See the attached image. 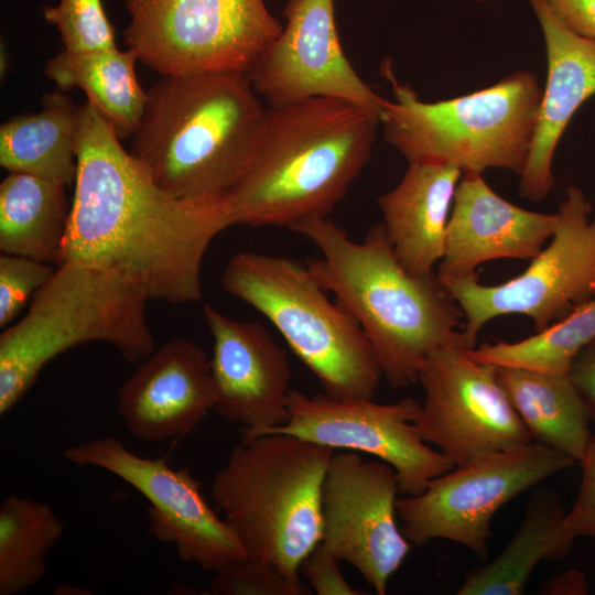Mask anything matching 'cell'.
I'll return each mask as SVG.
<instances>
[{
	"label": "cell",
	"mask_w": 595,
	"mask_h": 595,
	"mask_svg": "<svg viewBox=\"0 0 595 595\" xmlns=\"http://www.w3.org/2000/svg\"><path fill=\"white\" fill-rule=\"evenodd\" d=\"M285 424L259 435L290 434L333 450L370 454L394 469L402 496L420 495L432 479L454 468L420 435L414 422L421 404L412 397L380 404L372 399L338 400L292 389Z\"/></svg>",
	"instance_id": "5bb4252c"
},
{
	"label": "cell",
	"mask_w": 595,
	"mask_h": 595,
	"mask_svg": "<svg viewBox=\"0 0 595 595\" xmlns=\"http://www.w3.org/2000/svg\"><path fill=\"white\" fill-rule=\"evenodd\" d=\"M76 159L58 266L115 271L150 300L198 302L204 256L232 226L227 198L187 199L163 190L88 100L79 106Z\"/></svg>",
	"instance_id": "6da1fadb"
},
{
	"label": "cell",
	"mask_w": 595,
	"mask_h": 595,
	"mask_svg": "<svg viewBox=\"0 0 595 595\" xmlns=\"http://www.w3.org/2000/svg\"><path fill=\"white\" fill-rule=\"evenodd\" d=\"M127 47L161 76L246 73L283 24L264 0H123Z\"/></svg>",
	"instance_id": "9c48e42d"
},
{
	"label": "cell",
	"mask_w": 595,
	"mask_h": 595,
	"mask_svg": "<svg viewBox=\"0 0 595 595\" xmlns=\"http://www.w3.org/2000/svg\"><path fill=\"white\" fill-rule=\"evenodd\" d=\"M221 285L269 320L326 396L374 398L382 377L375 353L358 323L328 299L307 264L242 251L228 260Z\"/></svg>",
	"instance_id": "ba28073f"
},
{
	"label": "cell",
	"mask_w": 595,
	"mask_h": 595,
	"mask_svg": "<svg viewBox=\"0 0 595 595\" xmlns=\"http://www.w3.org/2000/svg\"><path fill=\"white\" fill-rule=\"evenodd\" d=\"M66 185L9 173L0 184V249L58 266L72 203Z\"/></svg>",
	"instance_id": "d4e9b609"
},
{
	"label": "cell",
	"mask_w": 595,
	"mask_h": 595,
	"mask_svg": "<svg viewBox=\"0 0 595 595\" xmlns=\"http://www.w3.org/2000/svg\"><path fill=\"white\" fill-rule=\"evenodd\" d=\"M320 250L307 268L365 333L393 389L418 382L425 357L435 348L468 349L463 311L436 272L414 274L399 261L382 223L361 242L327 217H312L290 228Z\"/></svg>",
	"instance_id": "7a4b0ae2"
},
{
	"label": "cell",
	"mask_w": 595,
	"mask_h": 595,
	"mask_svg": "<svg viewBox=\"0 0 595 595\" xmlns=\"http://www.w3.org/2000/svg\"><path fill=\"white\" fill-rule=\"evenodd\" d=\"M209 582L214 595H310L304 583L286 578L274 565L249 556L216 571Z\"/></svg>",
	"instance_id": "f546056e"
},
{
	"label": "cell",
	"mask_w": 595,
	"mask_h": 595,
	"mask_svg": "<svg viewBox=\"0 0 595 595\" xmlns=\"http://www.w3.org/2000/svg\"><path fill=\"white\" fill-rule=\"evenodd\" d=\"M56 266L33 258L0 255V326L8 327L28 301L52 278Z\"/></svg>",
	"instance_id": "4dcf8cb0"
},
{
	"label": "cell",
	"mask_w": 595,
	"mask_h": 595,
	"mask_svg": "<svg viewBox=\"0 0 595 595\" xmlns=\"http://www.w3.org/2000/svg\"><path fill=\"white\" fill-rule=\"evenodd\" d=\"M282 15L283 30L246 72L268 107L326 97L380 116L385 98L360 78L345 55L334 0H286Z\"/></svg>",
	"instance_id": "2e32d148"
},
{
	"label": "cell",
	"mask_w": 595,
	"mask_h": 595,
	"mask_svg": "<svg viewBox=\"0 0 595 595\" xmlns=\"http://www.w3.org/2000/svg\"><path fill=\"white\" fill-rule=\"evenodd\" d=\"M565 515L553 493L540 490L508 545L491 562L468 573L458 595H521L542 560L567 555L574 538L564 526Z\"/></svg>",
	"instance_id": "484cf974"
},
{
	"label": "cell",
	"mask_w": 595,
	"mask_h": 595,
	"mask_svg": "<svg viewBox=\"0 0 595 595\" xmlns=\"http://www.w3.org/2000/svg\"><path fill=\"white\" fill-rule=\"evenodd\" d=\"M462 174L451 164L411 162L399 184L377 198L386 234L409 272L434 273L442 260Z\"/></svg>",
	"instance_id": "44dd1931"
},
{
	"label": "cell",
	"mask_w": 595,
	"mask_h": 595,
	"mask_svg": "<svg viewBox=\"0 0 595 595\" xmlns=\"http://www.w3.org/2000/svg\"><path fill=\"white\" fill-rule=\"evenodd\" d=\"M476 1H486V0H476Z\"/></svg>",
	"instance_id": "74e56055"
},
{
	"label": "cell",
	"mask_w": 595,
	"mask_h": 595,
	"mask_svg": "<svg viewBox=\"0 0 595 595\" xmlns=\"http://www.w3.org/2000/svg\"><path fill=\"white\" fill-rule=\"evenodd\" d=\"M586 589L582 575L577 572H566L542 585L545 594H582Z\"/></svg>",
	"instance_id": "d590c367"
},
{
	"label": "cell",
	"mask_w": 595,
	"mask_h": 595,
	"mask_svg": "<svg viewBox=\"0 0 595 595\" xmlns=\"http://www.w3.org/2000/svg\"><path fill=\"white\" fill-rule=\"evenodd\" d=\"M569 375L595 426V339L574 358Z\"/></svg>",
	"instance_id": "e575fe53"
},
{
	"label": "cell",
	"mask_w": 595,
	"mask_h": 595,
	"mask_svg": "<svg viewBox=\"0 0 595 595\" xmlns=\"http://www.w3.org/2000/svg\"><path fill=\"white\" fill-rule=\"evenodd\" d=\"M580 463L582 464L580 491L573 508L565 515L564 526L574 539L595 538V436Z\"/></svg>",
	"instance_id": "d6a6232c"
},
{
	"label": "cell",
	"mask_w": 595,
	"mask_h": 595,
	"mask_svg": "<svg viewBox=\"0 0 595 595\" xmlns=\"http://www.w3.org/2000/svg\"><path fill=\"white\" fill-rule=\"evenodd\" d=\"M559 214L521 208L489 187L482 174L459 180L447 223L441 281L476 274L490 260L533 259L555 234Z\"/></svg>",
	"instance_id": "d6986e66"
},
{
	"label": "cell",
	"mask_w": 595,
	"mask_h": 595,
	"mask_svg": "<svg viewBox=\"0 0 595 595\" xmlns=\"http://www.w3.org/2000/svg\"><path fill=\"white\" fill-rule=\"evenodd\" d=\"M381 74L393 99H385L380 126L409 163L451 164L463 174L504 169L521 175L543 93L534 74L518 71L484 89L434 102L421 100L400 83L387 61Z\"/></svg>",
	"instance_id": "52a82bcc"
},
{
	"label": "cell",
	"mask_w": 595,
	"mask_h": 595,
	"mask_svg": "<svg viewBox=\"0 0 595 595\" xmlns=\"http://www.w3.org/2000/svg\"><path fill=\"white\" fill-rule=\"evenodd\" d=\"M399 484L385 462L334 453L322 489L321 543L353 565L378 595L410 551L398 528Z\"/></svg>",
	"instance_id": "9a60e30c"
},
{
	"label": "cell",
	"mask_w": 595,
	"mask_h": 595,
	"mask_svg": "<svg viewBox=\"0 0 595 595\" xmlns=\"http://www.w3.org/2000/svg\"><path fill=\"white\" fill-rule=\"evenodd\" d=\"M44 19L56 26L63 48L87 52L117 47L115 29L101 0H60L44 6Z\"/></svg>",
	"instance_id": "f1b7e54d"
},
{
	"label": "cell",
	"mask_w": 595,
	"mask_h": 595,
	"mask_svg": "<svg viewBox=\"0 0 595 595\" xmlns=\"http://www.w3.org/2000/svg\"><path fill=\"white\" fill-rule=\"evenodd\" d=\"M335 450L299 436L241 439L212 482V498L247 556L303 583L302 560L321 542L322 489Z\"/></svg>",
	"instance_id": "5b68a950"
},
{
	"label": "cell",
	"mask_w": 595,
	"mask_h": 595,
	"mask_svg": "<svg viewBox=\"0 0 595 595\" xmlns=\"http://www.w3.org/2000/svg\"><path fill=\"white\" fill-rule=\"evenodd\" d=\"M215 403L210 358L184 338L154 349L118 391V412L126 426L149 443L192 433Z\"/></svg>",
	"instance_id": "ac0fdd59"
},
{
	"label": "cell",
	"mask_w": 595,
	"mask_h": 595,
	"mask_svg": "<svg viewBox=\"0 0 595 595\" xmlns=\"http://www.w3.org/2000/svg\"><path fill=\"white\" fill-rule=\"evenodd\" d=\"M54 594L58 595H90L91 592L89 589L68 586V585H62L54 589Z\"/></svg>",
	"instance_id": "8d00e7d4"
},
{
	"label": "cell",
	"mask_w": 595,
	"mask_h": 595,
	"mask_svg": "<svg viewBox=\"0 0 595 595\" xmlns=\"http://www.w3.org/2000/svg\"><path fill=\"white\" fill-rule=\"evenodd\" d=\"M137 61L138 54L130 47L87 52L62 48L47 61L44 73L62 91L84 90L122 140L134 133L148 98L136 74Z\"/></svg>",
	"instance_id": "cb8c5ba5"
},
{
	"label": "cell",
	"mask_w": 595,
	"mask_h": 595,
	"mask_svg": "<svg viewBox=\"0 0 595 595\" xmlns=\"http://www.w3.org/2000/svg\"><path fill=\"white\" fill-rule=\"evenodd\" d=\"M545 3L565 28L595 43V0H545Z\"/></svg>",
	"instance_id": "836d02e7"
},
{
	"label": "cell",
	"mask_w": 595,
	"mask_h": 595,
	"mask_svg": "<svg viewBox=\"0 0 595 595\" xmlns=\"http://www.w3.org/2000/svg\"><path fill=\"white\" fill-rule=\"evenodd\" d=\"M529 2L544 37L548 80L530 154L519 176V195L538 203L553 188V156L567 123L576 110L595 95V43L565 28L545 0Z\"/></svg>",
	"instance_id": "ffe728a7"
},
{
	"label": "cell",
	"mask_w": 595,
	"mask_h": 595,
	"mask_svg": "<svg viewBox=\"0 0 595 595\" xmlns=\"http://www.w3.org/2000/svg\"><path fill=\"white\" fill-rule=\"evenodd\" d=\"M418 382L424 401L414 424L454 467L533 441L501 387L496 366L475 360L468 349L456 345L433 349Z\"/></svg>",
	"instance_id": "7c38bea8"
},
{
	"label": "cell",
	"mask_w": 595,
	"mask_h": 595,
	"mask_svg": "<svg viewBox=\"0 0 595 595\" xmlns=\"http://www.w3.org/2000/svg\"><path fill=\"white\" fill-rule=\"evenodd\" d=\"M582 190L571 186L559 206L560 225L550 245L520 275L498 285L478 274L442 281L466 320L463 334L475 348L482 327L507 314L530 317L536 333L562 321L595 296V215Z\"/></svg>",
	"instance_id": "30bf717a"
},
{
	"label": "cell",
	"mask_w": 595,
	"mask_h": 595,
	"mask_svg": "<svg viewBox=\"0 0 595 595\" xmlns=\"http://www.w3.org/2000/svg\"><path fill=\"white\" fill-rule=\"evenodd\" d=\"M130 153L170 194L226 197L253 160L266 108L246 73L161 76Z\"/></svg>",
	"instance_id": "277c9868"
},
{
	"label": "cell",
	"mask_w": 595,
	"mask_h": 595,
	"mask_svg": "<svg viewBox=\"0 0 595 595\" xmlns=\"http://www.w3.org/2000/svg\"><path fill=\"white\" fill-rule=\"evenodd\" d=\"M342 560L321 542L302 560L300 574L306 585L317 595H364L367 594L348 584L339 562Z\"/></svg>",
	"instance_id": "1f68e13d"
},
{
	"label": "cell",
	"mask_w": 595,
	"mask_h": 595,
	"mask_svg": "<svg viewBox=\"0 0 595 595\" xmlns=\"http://www.w3.org/2000/svg\"><path fill=\"white\" fill-rule=\"evenodd\" d=\"M149 300L115 271L76 262L56 266L26 314L0 335V414L24 397L47 363L73 347L101 342L130 364L148 357L155 349Z\"/></svg>",
	"instance_id": "8992f818"
},
{
	"label": "cell",
	"mask_w": 595,
	"mask_h": 595,
	"mask_svg": "<svg viewBox=\"0 0 595 595\" xmlns=\"http://www.w3.org/2000/svg\"><path fill=\"white\" fill-rule=\"evenodd\" d=\"M380 116L316 97L267 107L249 170L227 195L231 224L291 228L327 217L367 164Z\"/></svg>",
	"instance_id": "3957f363"
},
{
	"label": "cell",
	"mask_w": 595,
	"mask_h": 595,
	"mask_svg": "<svg viewBox=\"0 0 595 595\" xmlns=\"http://www.w3.org/2000/svg\"><path fill=\"white\" fill-rule=\"evenodd\" d=\"M574 463L563 452L536 441L478 457L435 477L420 495L398 498L401 531L410 543L445 539L486 560L494 515Z\"/></svg>",
	"instance_id": "8fae6325"
},
{
	"label": "cell",
	"mask_w": 595,
	"mask_h": 595,
	"mask_svg": "<svg viewBox=\"0 0 595 595\" xmlns=\"http://www.w3.org/2000/svg\"><path fill=\"white\" fill-rule=\"evenodd\" d=\"M496 371L533 441L581 462L593 435L587 410L569 372L521 367H496Z\"/></svg>",
	"instance_id": "7402d4cb"
},
{
	"label": "cell",
	"mask_w": 595,
	"mask_h": 595,
	"mask_svg": "<svg viewBox=\"0 0 595 595\" xmlns=\"http://www.w3.org/2000/svg\"><path fill=\"white\" fill-rule=\"evenodd\" d=\"M79 106L62 90L43 96L41 110L13 117L0 127V165L65 184L77 174Z\"/></svg>",
	"instance_id": "603a6c76"
},
{
	"label": "cell",
	"mask_w": 595,
	"mask_h": 595,
	"mask_svg": "<svg viewBox=\"0 0 595 595\" xmlns=\"http://www.w3.org/2000/svg\"><path fill=\"white\" fill-rule=\"evenodd\" d=\"M79 466L102 468L145 497L148 532L175 547L181 560L216 571L246 558V551L228 523L208 505L201 482L188 468H173L163 457H143L115 436H104L63 452Z\"/></svg>",
	"instance_id": "4fadbf2b"
},
{
	"label": "cell",
	"mask_w": 595,
	"mask_h": 595,
	"mask_svg": "<svg viewBox=\"0 0 595 595\" xmlns=\"http://www.w3.org/2000/svg\"><path fill=\"white\" fill-rule=\"evenodd\" d=\"M64 524L48 504L11 495L0 506V595H17L46 574Z\"/></svg>",
	"instance_id": "4316f807"
},
{
	"label": "cell",
	"mask_w": 595,
	"mask_h": 595,
	"mask_svg": "<svg viewBox=\"0 0 595 595\" xmlns=\"http://www.w3.org/2000/svg\"><path fill=\"white\" fill-rule=\"evenodd\" d=\"M595 339V296L562 321L516 343L485 342L468 354L496 367L569 372L574 358Z\"/></svg>",
	"instance_id": "83f0119b"
},
{
	"label": "cell",
	"mask_w": 595,
	"mask_h": 595,
	"mask_svg": "<svg viewBox=\"0 0 595 595\" xmlns=\"http://www.w3.org/2000/svg\"><path fill=\"white\" fill-rule=\"evenodd\" d=\"M203 314L214 340V410L241 425V439L285 424L292 390L286 351L260 322L232 320L208 304Z\"/></svg>",
	"instance_id": "e0dca14e"
}]
</instances>
